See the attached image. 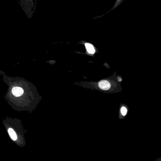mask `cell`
Listing matches in <instances>:
<instances>
[{
  "mask_svg": "<svg viewBox=\"0 0 161 161\" xmlns=\"http://www.w3.org/2000/svg\"><path fill=\"white\" fill-rule=\"evenodd\" d=\"M98 86H99L101 89L105 90V91L108 90L111 87L110 83L107 80H102V81H101L98 83Z\"/></svg>",
  "mask_w": 161,
  "mask_h": 161,
  "instance_id": "cell-1",
  "label": "cell"
},
{
  "mask_svg": "<svg viewBox=\"0 0 161 161\" xmlns=\"http://www.w3.org/2000/svg\"><path fill=\"white\" fill-rule=\"evenodd\" d=\"M8 132L10 137L13 141H16L17 140V137L16 132L12 128H9L8 130Z\"/></svg>",
  "mask_w": 161,
  "mask_h": 161,
  "instance_id": "cell-2",
  "label": "cell"
},
{
  "mask_svg": "<svg viewBox=\"0 0 161 161\" xmlns=\"http://www.w3.org/2000/svg\"><path fill=\"white\" fill-rule=\"evenodd\" d=\"M85 47L87 51L89 53L91 54L95 53V50L92 45H91L90 43H85Z\"/></svg>",
  "mask_w": 161,
  "mask_h": 161,
  "instance_id": "cell-3",
  "label": "cell"
},
{
  "mask_svg": "<svg viewBox=\"0 0 161 161\" xmlns=\"http://www.w3.org/2000/svg\"><path fill=\"white\" fill-rule=\"evenodd\" d=\"M127 109L125 107H122L121 108V113L122 115L123 116H125L127 115Z\"/></svg>",
  "mask_w": 161,
  "mask_h": 161,
  "instance_id": "cell-4",
  "label": "cell"
}]
</instances>
